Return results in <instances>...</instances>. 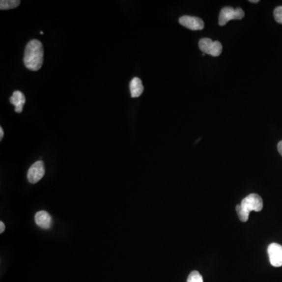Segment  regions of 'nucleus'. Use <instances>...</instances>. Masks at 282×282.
Segmentation results:
<instances>
[{
    "mask_svg": "<svg viewBox=\"0 0 282 282\" xmlns=\"http://www.w3.org/2000/svg\"><path fill=\"white\" fill-rule=\"evenodd\" d=\"M45 167L43 161H38L28 171V180L31 184H36L44 176Z\"/></svg>",
    "mask_w": 282,
    "mask_h": 282,
    "instance_id": "nucleus-5",
    "label": "nucleus"
},
{
    "mask_svg": "<svg viewBox=\"0 0 282 282\" xmlns=\"http://www.w3.org/2000/svg\"><path fill=\"white\" fill-rule=\"evenodd\" d=\"M35 223L38 226L43 229H50L53 225V220L51 215L46 211H39L35 215Z\"/></svg>",
    "mask_w": 282,
    "mask_h": 282,
    "instance_id": "nucleus-8",
    "label": "nucleus"
},
{
    "mask_svg": "<svg viewBox=\"0 0 282 282\" xmlns=\"http://www.w3.org/2000/svg\"><path fill=\"white\" fill-rule=\"evenodd\" d=\"M274 16L278 23L282 24V6L275 8V10H274Z\"/></svg>",
    "mask_w": 282,
    "mask_h": 282,
    "instance_id": "nucleus-13",
    "label": "nucleus"
},
{
    "mask_svg": "<svg viewBox=\"0 0 282 282\" xmlns=\"http://www.w3.org/2000/svg\"><path fill=\"white\" fill-rule=\"evenodd\" d=\"M250 2H253V3H258L259 2V0H250Z\"/></svg>",
    "mask_w": 282,
    "mask_h": 282,
    "instance_id": "nucleus-17",
    "label": "nucleus"
},
{
    "mask_svg": "<svg viewBox=\"0 0 282 282\" xmlns=\"http://www.w3.org/2000/svg\"><path fill=\"white\" fill-rule=\"evenodd\" d=\"M43 44L40 41L32 39L28 43L25 51L24 56V64L28 69L31 71H39L43 64Z\"/></svg>",
    "mask_w": 282,
    "mask_h": 282,
    "instance_id": "nucleus-1",
    "label": "nucleus"
},
{
    "mask_svg": "<svg viewBox=\"0 0 282 282\" xmlns=\"http://www.w3.org/2000/svg\"><path fill=\"white\" fill-rule=\"evenodd\" d=\"M130 89L133 98L139 97L143 92V85L141 79L138 77L134 78L130 82Z\"/></svg>",
    "mask_w": 282,
    "mask_h": 282,
    "instance_id": "nucleus-10",
    "label": "nucleus"
},
{
    "mask_svg": "<svg viewBox=\"0 0 282 282\" xmlns=\"http://www.w3.org/2000/svg\"><path fill=\"white\" fill-rule=\"evenodd\" d=\"M3 136H4L3 129H2V126H1V127H0V140H1V141H2V138H3Z\"/></svg>",
    "mask_w": 282,
    "mask_h": 282,
    "instance_id": "nucleus-16",
    "label": "nucleus"
},
{
    "mask_svg": "<svg viewBox=\"0 0 282 282\" xmlns=\"http://www.w3.org/2000/svg\"><path fill=\"white\" fill-rule=\"evenodd\" d=\"M263 208V199L257 194H251L242 199L241 205L236 206L240 221L246 222L249 220L250 213L253 211L260 212Z\"/></svg>",
    "mask_w": 282,
    "mask_h": 282,
    "instance_id": "nucleus-2",
    "label": "nucleus"
},
{
    "mask_svg": "<svg viewBox=\"0 0 282 282\" xmlns=\"http://www.w3.org/2000/svg\"><path fill=\"white\" fill-rule=\"evenodd\" d=\"M278 150H279V152L280 153V155L282 156V141H280L279 144H278Z\"/></svg>",
    "mask_w": 282,
    "mask_h": 282,
    "instance_id": "nucleus-14",
    "label": "nucleus"
},
{
    "mask_svg": "<svg viewBox=\"0 0 282 282\" xmlns=\"http://www.w3.org/2000/svg\"><path fill=\"white\" fill-rule=\"evenodd\" d=\"M270 263L273 267H282V246L278 243H272L268 246Z\"/></svg>",
    "mask_w": 282,
    "mask_h": 282,
    "instance_id": "nucleus-6",
    "label": "nucleus"
},
{
    "mask_svg": "<svg viewBox=\"0 0 282 282\" xmlns=\"http://www.w3.org/2000/svg\"><path fill=\"white\" fill-rule=\"evenodd\" d=\"M4 230H5V225H4L3 222H0V233L2 234L3 233Z\"/></svg>",
    "mask_w": 282,
    "mask_h": 282,
    "instance_id": "nucleus-15",
    "label": "nucleus"
},
{
    "mask_svg": "<svg viewBox=\"0 0 282 282\" xmlns=\"http://www.w3.org/2000/svg\"><path fill=\"white\" fill-rule=\"evenodd\" d=\"M245 17V12L242 8L234 9L230 6H226L221 10L219 17V25L224 26L231 20H241Z\"/></svg>",
    "mask_w": 282,
    "mask_h": 282,
    "instance_id": "nucleus-3",
    "label": "nucleus"
},
{
    "mask_svg": "<svg viewBox=\"0 0 282 282\" xmlns=\"http://www.w3.org/2000/svg\"><path fill=\"white\" fill-rule=\"evenodd\" d=\"M26 99L23 93L21 91H14L12 97L10 98V102L15 107V113H22L23 107L26 104Z\"/></svg>",
    "mask_w": 282,
    "mask_h": 282,
    "instance_id": "nucleus-9",
    "label": "nucleus"
},
{
    "mask_svg": "<svg viewBox=\"0 0 282 282\" xmlns=\"http://www.w3.org/2000/svg\"><path fill=\"white\" fill-rule=\"evenodd\" d=\"M21 3L19 0H1L0 1V9L1 10H11L18 7Z\"/></svg>",
    "mask_w": 282,
    "mask_h": 282,
    "instance_id": "nucleus-11",
    "label": "nucleus"
},
{
    "mask_svg": "<svg viewBox=\"0 0 282 282\" xmlns=\"http://www.w3.org/2000/svg\"><path fill=\"white\" fill-rule=\"evenodd\" d=\"M198 46L203 54H207L212 56H220L223 51L222 44L219 41H213L209 38L200 39Z\"/></svg>",
    "mask_w": 282,
    "mask_h": 282,
    "instance_id": "nucleus-4",
    "label": "nucleus"
},
{
    "mask_svg": "<svg viewBox=\"0 0 282 282\" xmlns=\"http://www.w3.org/2000/svg\"><path fill=\"white\" fill-rule=\"evenodd\" d=\"M179 22L181 26L192 31L202 30L205 27V23L201 18L193 17V16H182L181 18L179 19Z\"/></svg>",
    "mask_w": 282,
    "mask_h": 282,
    "instance_id": "nucleus-7",
    "label": "nucleus"
},
{
    "mask_svg": "<svg viewBox=\"0 0 282 282\" xmlns=\"http://www.w3.org/2000/svg\"><path fill=\"white\" fill-rule=\"evenodd\" d=\"M187 282H204L201 274L198 271H194L190 274Z\"/></svg>",
    "mask_w": 282,
    "mask_h": 282,
    "instance_id": "nucleus-12",
    "label": "nucleus"
}]
</instances>
